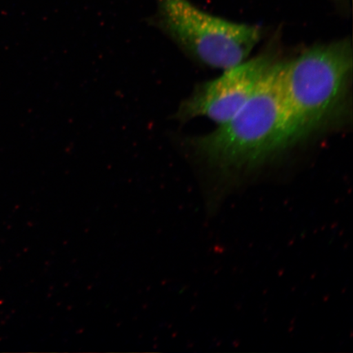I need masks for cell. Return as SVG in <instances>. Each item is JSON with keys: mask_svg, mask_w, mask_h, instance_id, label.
Here are the masks:
<instances>
[{"mask_svg": "<svg viewBox=\"0 0 353 353\" xmlns=\"http://www.w3.org/2000/svg\"><path fill=\"white\" fill-rule=\"evenodd\" d=\"M154 21L185 54L218 69L246 60L262 37L259 26L210 14L190 0H159Z\"/></svg>", "mask_w": 353, "mask_h": 353, "instance_id": "3", "label": "cell"}, {"mask_svg": "<svg viewBox=\"0 0 353 353\" xmlns=\"http://www.w3.org/2000/svg\"><path fill=\"white\" fill-rule=\"evenodd\" d=\"M275 63L274 57L265 54L224 70L222 76L198 85L174 117L181 122L205 117L222 125L251 98Z\"/></svg>", "mask_w": 353, "mask_h": 353, "instance_id": "4", "label": "cell"}, {"mask_svg": "<svg viewBox=\"0 0 353 353\" xmlns=\"http://www.w3.org/2000/svg\"><path fill=\"white\" fill-rule=\"evenodd\" d=\"M352 72V48L347 39L312 47L282 63L288 147L320 130L341 112Z\"/></svg>", "mask_w": 353, "mask_h": 353, "instance_id": "1", "label": "cell"}, {"mask_svg": "<svg viewBox=\"0 0 353 353\" xmlns=\"http://www.w3.org/2000/svg\"><path fill=\"white\" fill-rule=\"evenodd\" d=\"M281 65H273L257 90L230 120L190 140L199 156L221 169L239 170L262 164L288 148Z\"/></svg>", "mask_w": 353, "mask_h": 353, "instance_id": "2", "label": "cell"}]
</instances>
